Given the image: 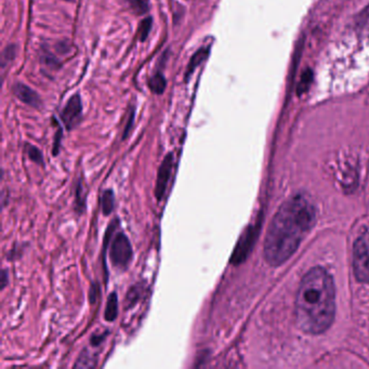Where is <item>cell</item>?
<instances>
[{
	"instance_id": "5",
	"label": "cell",
	"mask_w": 369,
	"mask_h": 369,
	"mask_svg": "<svg viewBox=\"0 0 369 369\" xmlns=\"http://www.w3.org/2000/svg\"><path fill=\"white\" fill-rule=\"evenodd\" d=\"M173 164H175V156L172 153H168L162 160V165L158 168L156 185H155V198L158 202H162L165 198L168 183L171 179Z\"/></svg>"
},
{
	"instance_id": "2",
	"label": "cell",
	"mask_w": 369,
	"mask_h": 369,
	"mask_svg": "<svg viewBox=\"0 0 369 369\" xmlns=\"http://www.w3.org/2000/svg\"><path fill=\"white\" fill-rule=\"evenodd\" d=\"M298 325L309 334H322L334 316V287L323 267L311 269L302 280L296 301Z\"/></svg>"
},
{
	"instance_id": "8",
	"label": "cell",
	"mask_w": 369,
	"mask_h": 369,
	"mask_svg": "<svg viewBox=\"0 0 369 369\" xmlns=\"http://www.w3.org/2000/svg\"><path fill=\"white\" fill-rule=\"evenodd\" d=\"M209 55V48H200V50L196 51L192 59H191L189 66L187 68V74H185V80L189 79L191 75H192L194 70L207 59Z\"/></svg>"
},
{
	"instance_id": "20",
	"label": "cell",
	"mask_w": 369,
	"mask_h": 369,
	"mask_svg": "<svg viewBox=\"0 0 369 369\" xmlns=\"http://www.w3.org/2000/svg\"><path fill=\"white\" fill-rule=\"evenodd\" d=\"M106 336H108V334H93V337L90 338V343H91L93 347H99V346L104 341Z\"/></svg>"
},
{
	"instance_id": "21",
	"label": "cell",
	"mask_w": 369,
	"mask_h": 369,
	"mask_svg": "<svg viewBox=\"0 0 369 369\" xmlns=\"http://www.w3.org/2000/svg\"><path fill=\"white\" fill-rule=\"evenodd\" d=\"M15 55V46H9L6 48V50L3 51V63L7 62L8 60H11Z\"/></svg>"
},
{
	"instance_id": "15",
	"label": "cell",
	"mask_w": 369,
	"mask_h": 369,
	"mask_svg": "<svg viewBox=\"0 0 369 369\" xmlns=\"http://www.w3.org/2000/svg\"><path fill=\"white\" fill-rule=\"evenodd\" d=\"M26 154H28V158L32 162H36L38 165L45 166V160H44L43 154L40 152L39 149L34 146V145L26 143Z\"/></svg>"
},
{
	"instance_id": "7",
	"label": "cell",
	"mask_w": 369,
	"mask_h": 369,
	"mask_svg": "<svg viewBox=\"0 0 369 369\" xmlns=\"http://www.w3.org/2000/svg\"><path fill=\"white\" fill-rule=\"evenodd\" d=\"M13 93L15 97H18L19 100L22 101L23 103L32 106V108H39L41 105V100H40L39 95L30 89L28 86L23 85V84H15L13 86Z\"/></svg>"
},
{
	"instance_id": "13",
	"label": "cell",
	"mask_w": 369,
	"mask_h": 369,
	"mask_svg": "<svg viewBox=\"0 0 369 369\" xmlns=\"http://www.w3.org/2000/svg\"><path fill=\"white\" fill-rule=\"evenodd\" d=\"M75 209L79 215H82L86 210V196L85 193H84L82 180H79L77 187H76Z\"/></svg>"
},
{
	"instance_id": "18",
	"label": "cell",
	"mask_w": 369,
	"mask_h": 369,
	"mask_svg": "<svg viewBox=\"0 0 369 369\" xmlns=\"http://www.w3.org/2000/svg\"><path fill=\"white\" fill-rule=\"evenodd\" d=\"M312 72L310 70H305L302 74L301 80H300L299 85H298V95H301V93L307 91V89H309L310 83L312 82Z\"/></svg>"
},
{
	"instance_id": "6",
	"label": "cell",
	"mask_w": 369,
	"mask_h": 369,
	"mask_svg": "<svg viewBox=\"0 0 369 369\" xmlns=\"http://www.w3.org/2000/svg\"><path fill=\"white\" fill-rule=\"evenodd\" d=\"M82 117H83V105L79 95H75L70 97L68 104L65 105L61 118L66 129L73 130L79 125Z\"/></svg>"
},
{
	"instance_id": "3",
	"label": "cell",
	"mask_w": 369,
	"mask_h": 369,
	"mask_svg": "<svg viewBox=\"0 0 369 369\" xmlns=\"http://www.w3.org/2000/svg\"><path fill=\"white\" fill-rule=\"evenodd\" d=\"M353 269L357 280L369 282V232L357 238L353 248Z\"/></svg>"
},
{
	"instance_id": "22",
	"label": "cell",
	"mask_w": 369,
	"mask_h": 369,
	"mask_svg": "<svg viewBox=\"0 0 369 369\" xmlns=\"http://www.w3.org/2000/svg\"><path fill=\"white\" fill-rule=\"evenodd\" d=\"M0 283H1V290H5L7 287L8 283H9V273L7 269H3L1 271V278H0Z\"/></svg>"
},
{
	"instance_id": "1",
	"label": "cell",
	"mask_w": 369,
	"mask_h": 369,
	"mask_svg": "<svg viewBox=\"0 0 369 369\" xmlns=\"http://www.w3.org/2000/svg\"><path fill=\"white\" fill-rule=\"evenodd\" d=\"M314 223V207L305 196L297 195L285 202L265 238V256L269 265H282L292 256Z\"/></svg>"
},
{
	"instance_id": "14",
	"label": "cell",
	"mask_w": 369,
	"mask_h": 369,
	"mask_svg": "<svg viewBox=\"0 0 369 369\" xmlns=\"http://www.w3.org/2000/svg\"><path fill=\"white\" fill-rule=\"evenodd\" d=\"M130 9L135 15H143L150 9L149 0H128Z\"/></svg>"
},
{
	"instance_id": "16",
	"label": "cell",
	"mask_w": 369,
	"mask_h": 369,
	"mask_svg": "<svg viewBox=\"0 0 369 369\" xmlns=\"http://www.w3.org/2000/svg\"><path fill=\"white\" fill-rule=\"evenodd\" d=\"M95 365H97L95 359L90 355L89 351L84 350V351L80 353L79 357L77 359V362H76L75 366L74 367L86 368V367H95Z\"/></svg>"
},
{
	"instance_id": "12",
	"label": "cell",
	"mask_w": 369,
	"mask_h": 369,
	"mask_svg": "<svg viewBox=\"0 0 369 369\" xmlns=\"http://www.w3.org/2000/svg\"><path fill=\"white\" fill-rule=\"evenodd\" d=\"M149 86H150V89L152 90L153 93H156V95H162L166 89L165 77L162 74H156L151 78Z\"/></svg>"
},
{
	"instance_id": "4",
	"label": "cell",
	"mask_w": 369,
	"mask_h": 369,
	"mask_svg": "<svg viewBox=\"0 0 369 369\" xmlns=\"http://www.w3.org/2000/svg\"><path fill=\"white\" fill-rule=\"evenodd\" d=\"M133 245L125 233L120 232L115 235L111 245L110 259L113 265L118 269H127L133 261Z\"/></svg>"
},
{
	"instance_id": "19",
	"label": "cell",
	"mask_w": 369,
	"mask_h": 369,
	"mask_svg": "<svg viewBox=\"0 0 369 369\" xmlns=\"http://www.w3.org/2000/svg\"><path fill=\"white\" fill-rule=\"evenodd\" d=\"M100 285L97 284V282H93L89 290V301L91 305L97 302V298L100 296Z\"/></svg>"
},
{
	"instance_id": "11",
	"label": "cell",
	"mask_w": 369,
	"mask_h": 369,
	"mask_svg": "<svg viewBox=\"0 0 369 369\" xmlns=\"http://www.w3.org/2000/svg\"><path fill=\"white\" fill-rule=\"evenodd\" d=\"M101 205H102L103 215L110 216L114 210L115 196L113 190H106L103 192L102 200H101Z\"/></svg>"
},
{
	"instance_id": "10",
	"label": "cell",
	"mask_w": 369,
	"mask_h": 369,
	"mask_svg": "<svg viewBox=\"0 0 369 369\" xmlns=\"http://www.w3.org/2000/svg\"><path fill=\"white\" fill-rule=\"evenodd\" d=\"M143 286L141 284L133 285V287H130L128 290L127 294L125 298V308L126 310L133 309L138 301L142 297Z\"/></svg>"
},
{
	"instance_id": "9",
	"label": "cell",
	"mask_w": 369,
	"mask_h": 369,
	"mask_svg": "<svg viewBox=\"0 0 369 369\" xmlns=\"http://www.w3.org/2000/svg\"><path fill=\"white\" fill-rule=\"evenodd\" d=\"M118 315V296L116 292H112L108 296L105 308L104 319L106 322H114Z\"/></svg>"
},
{
	"instance_id": "17",
	"label": "cell",
	"mask_w": 369,
	"mask_h": 369,
	"mask_svg": "<svg viewBox=\"0 0 369 369\" xmlns=\"http://www.w3.org/2000/svg\"><path fill=\"white\" fill-rule=\"evenodd\" d=\"M151 30H152V19L147 18L143 20L139 26V30H138V37L141 41H144L146 39L147 36L150 34Z\"/></svg>"
},
{
	"instance_id": "23",
	"label": "cell",
	"mask_w": 369,
	"mask_h": 369,
	"mask_svg": "<svg viewBox=\"0 0 369 369\" xmlns=\"http://www.w3.org/2000/svg\"><path fill=\"white\" fill-rule=\"evenodd\" d=\"M66 1H73V0H66Z\"/></svg>"
}]
</instances>
